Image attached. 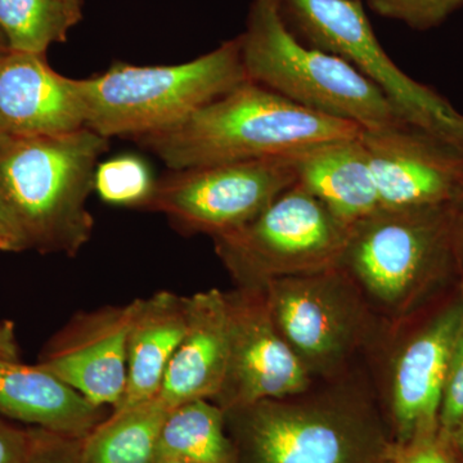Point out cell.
Returning <instances> with one entry per match:
<instances>
[{
  "mask_svg": "<svg viewBox=\"0 0 463 463\" xmlns=\"http://www.w3.org/2000/svg\"><path fill=\"white\" fill-rule=\"evenodd\" d=\"M374 14L399 21L414 30H429L440 25L463 0H367Z\"/></svg>",
  "mask_w": 463,
  "mask_h": 463,
  "instance_id": "obj_24",
  "label": "cell"
},
{
  "mask_svg": "<svg viewBox=\"0 0 463 463\" xmlns=\"http://www.w3.org/2000/svg\"><path fill=\"white\" fill-rule=\"evenodd\" d=\"M462 318L463 306L450 307L399 356L392 385L395 444L439 431L448 364Z\"/></svg>",
  "mask_w": 463,
  "mask_h": 463,
  "instance_id": "obj_16",
  "label": "cell"
},
{
  "mask_svg": "<svg viewBox=\"0 0 463 463\" xmlns=\"http://www.w3.org/2000/svg\"><path fill=\"white\" fill-rule=\"evenodd\" d=\"M224 414L239 463L390 462L380 426L350 408L273 399Z\"/></svg>",
  "mask_w": 463,
  "mask_h": 463,
  "instance_id": "obj_5",
  "label": "cell"
},
{
  "mask_svg": "<svg viewBox=\"0 0 463 463\" xmlns=\"http://www.w3.org/2000/svg\"><path fill=\"white\" fill-rule=\"evenodd\" d=\"M313 47L352 63L376 85L405 124L463 147V114L428 85L414 80L380 44L361 0H282Z\"/></svg>",
  "mask_w": 463,
  "mask_h": 463,
  "instance_id": "obj_7",
  "label": "cell"
},
{
  "mask_svg": "<svg viewBox=\"0 0 463 463\" xmlns=\"http://www.w3.org/2000/svg\"><path fill=\"white\" fill-rule=\"evenodd\" d=\"M2 53H3V52H0V54H2Z\"/></svg>",
  "mask_w": 463,
  "mask_h": 463,
  "instance_id": "obj_35",
  "label": "cell"
},
{
  "mask_svg": "<svg viewBox=\"0 0 463 463\" xmlns=\"http://www.w3.org/2000/svg\"><path fill=\"white\" fill-rule=\"evenodd\" d=\"M109 138L81 128L60 136L8 138L0 145V197L30 249L75 257L93 232L87 209Z\"/></svg>",
  "mask_w": 463,
  "mask_h": 463,
  "instance_id": "obj_2",
  "label": "cell"
},
{
  "mask_svg": "<svg viewBox=\"0 0 463 463\" xmlns=\"http://www.w3.org/2000/svg\"><path fill=\"white\" fill-rule=\"evenodd\" d=\"M246 78L301 108L379 129L404 123L379 88L336 54L288 29L282 0H252L240 35Z\"/></svg>",
  "mask_w": 463,
  "mask_h": 463,
  "instance_id": "obj_4",
  "label": "cell"
},
{
  "mask_svg": "<svg viewBox=\"0 0 463 463\" xmlns=\"http://www.w3.org/2000/svg\"><path fill=\"white\" fill-rule=\"evenodd\" d=\"M169 411L157 397L112 411L83 439L79 463H157L161 429Z\"/></svg>",
  "mask_w": 463,
  "mask_h": 463,
  "instance_id": "obj_20",
  "label": "cell"
},
{
  "mask_svg": "<svg viewBox=\"0 0 463 463\" xmlns=\"http://www.w3.org/2000/svg\"><path fill=\"white\" fill-rule=\"evenodd\" d=\"M20 361V346H18L14 323L0 322V362Z\"/></svg>",
  "mask_w": 463,
  "mask_h": 463,
  "instance_id": "obj_30",
  "label": "cell"
},
{
  "mask_svg": "<svg viewBox=\"0 0 463 463\" xmlns=\"http://www.w3.org/2000/svg\"><path fill=\"white\" fill-rule=\"evenodd\" d=\"M297 183L291 157L172 170L143 209L166 215L185 233L223 236L254 221Z\"/></svg>",
  "mask_w": 463,
  "mask_h": 463,
  "instance_id": "obj_8",
  "label": "cell"
},
{
  "mask_svg": "<svg viewBox=\"0 0 463 463\" xmlns=\"http://www.w3.org/2000/svg\"><path fill=\"white\" fill-rule=\"evenodd\" d=\"M462 221L463 203L380 209L352 228L339 267L383 303H398L447 258Z\"/></svg>",
  "mask_w": 463,
  "mask_h": 463,
  "instance_id": "obj_9",
  "label": "cell"
},
{
  "mask_svg": "<svg viewBox=\"0 0 463 463\" xmlns=\"http://www.w3.org/2000/svg\"><path fill=\"white\" fill-rule=\"evenodd\" d=\"M32 440V428H18L0 416V463H26Z\"/></svg>",
  "mask_w": 463,
  "mask_h": 463,
  "instance_id": "obj_28",
  "label": "cell"
},
{
  "mask_svg": "<svg viewBox=\"0 0 463 463\" xmlns=\"http://www.w3.org/2000/svg\"><path fill=\"white\" fill-rule=\"evenodd\" d=\"M145 161L124 155L99 164L94 174V191L105 203L143 209L155 187Z\"/></svg>",
  "mask_w": 463,
  "mask_h": 463,
  "instance_id": "obj_23",
  "label": "cell"
},
{
  "mask_svg": "<svg viewBox=\"0 0 463 463\" xmlns=\"http://www.w3.org/2000/svg\"><path fill=\"white\" fill-rule=\"evenodd\" d=\"M337 268L277 277L263 285L277 330L306 365L334 361L353 335L352 313L334 288Z\"/></svg>",
  "mask_w": 463,
  "mask_h": 463,
  "instance_id": "obj_13",
  "label": "cell"
},
{
  "mask_svg": "<svg viewBox=\"0 0 463 463\" xmlns=\"http://www.w3.org/2000/svg\"><path fill=\"white\" fill-rule=\"evenodd\" d=\"M81 18L83 0H0V32L9 51L45 56Z\"/></svg>",
  "mask_w": 463,
  "mask_h": 463,
  "instance_id": "obj_22",
  "label": "cell"
},
{
  "mask_svg": "<svg viewBox=\"0 0 463 463\" xmlns=\"http://www.w3.org/2000/svg\"><path fill=\"white\" fill-rule=\"evenodd\" d=\"M185 322V298L158 291L138 298L128 336L127 386L112 411L128 410L156 397L167 365L184 335Z\"/></svg>",
  "mask_w": 463,
  "mask_h": 463,
  "instance_id": "obj_19",
  "label": "cell"
},
{
  "mask_svg": "<svg viewBox=\"0 0 463 463\" xmlns=\"http://www.w3.org/2000/svg\"><path fill=\"white\" fill-rule=\"evenodd\" d=\"M157 463H185L178 461V459L165 458V457H158Z\"/></svg>",
  "mask_w": 463,
  "mask_h": 463,
  "instance_id": "obj_33",
  "label": "cell"
},
{
  "mask_svg": "<svg viewBox=\"0 0 463 463\" xmlns=\"http://www.w3.org/2000/svg\"><path fill=\"white\" fill-rule=\"evenodd\" d=\"M362 128L319 114L246 80L169 129L136 139L170 170L291 156L358 136Z\"/></svg>",
  "mask_w": 463,
  "mask_h": 463,
  "instance_id": "obj_1",
  "label": "cell"
},
{
  "mask_svg": "<svg viewBox=\"0 0 463 463\" xmlns=\"http://www.w3.org/2000/svg\"><path fill=\"white\" fill-rule=\"evenodd\" d=\"M85 128L74 79L58 74L44 54H0V136H60Z\"/></svg>",
  "mask_w": 463,
  "mask_h": 463,
  "instance_id": "obj_14",
  "label": "cell"
},
{
  "mask_svg": "<svg viewBox=\"0 0 463 463\" xmlns=\"http://www.w3.org/2000/svg\"><path fill=\"white\" fill-rule=\"evenodd\" d=\"M230 316V362L214 403L223 411L304 392L307 368L277 330L263 286L225 294Z\"/></svg>",
  "mask_w": 463,
  "mask_h": 463,
  "instance_id": "obj_10",
  "label": "cell"
},
{
  "mask_svg": "<svg viewBox=\"0 0 463 463\" xmlns=\"http://www.w3.org/2000/svg\"><path fill=\"white\" fill-rule=\"evenodd\" d=\"M381 209L463 203V147L405 123L362 129Z\"/></svg>",
  "mask_w": 463,
  "mask_h": 463,
  "instance_id": "obj_11",
  "label": "cell"
},
{
  "mask_svg": "<svg viewBox=\"0 0 463 463\" xmlns=\"http://www.w3.org/2000/svg\"><path fill=\"white\" fill-rule=\"evenodd\" d=\"M350 231L295 183L254 221L214 240L219 257L241 286H263L277 277L339 267Z\"/></svg>",
  "mask_w": 463,
  "mask_h": 463,
  "instance_id": "obj_6",
  "label": "cell"
},
{
  "mask_svg": "<svg viewBox=\"0 0 463 463\" xmlns=\"http://www.w3.org/2000/svg\"><path fill=\"white\" fill-rule=\"evenodd\" d=\"M5 139H8V138H5V137L0 136V145H2V143L5 142Z\"/></svg>",
  "mask_w": 463,
  "mask_h": 463,
  "instance_id": "obj_34",
  "label": "cell"
},
{
  "mask_svg": "<svg viewBox=\"0 0 463 463\" xmlns=\"http://www.w3.org/2000/svg\"><path fill=\"white\" fill-rule=\"evenodd\" d=\"M246 80L240 36L181 65L116 62L99 76L74 79L85 127L109 139L163 132Z\"/></svg>",
  "mask_w": 463,
  "mask_h": 463,
  "instance_id": "obj_3",
  "label": "cell"
},
{
  "mask_svg": "<svg viewBox=\"0 0 463 463\" xmlns=\"http://www.w3.org/2000/svg\"><path fill=\"white\" fill-rule=\"evenodd\" d=\"M27 249H30V243L25 232L0 197V251L20 252Z\"/></svg>",
  "mask_w": 463,
  "mask_h": 463,
  "instance_id": "obj_29",
  "label": "cell"
},
{
  "mask_svg": "<svg viewBox=\"0 0 463 463\" xmlns=\"http://www.w3.org/2000/svg\"><path fill=\"white\" fill-rule=\"evenodd\" d=\"M138 298L76 313L43 350L36 364L97 407L114 410L128 376V336Z\"/></svg>",
  "mask_w": 463,
  "mask_h": 463,
  "instance_id": "obj_12",
  "label": "cell"
},
{
  "mask_svg": "<svg viewBox=\"0 0 463 463\" xmlns=\"http://www.w3.org/2000/svg\"><path fill=\"white\" fill-rule=\"evenodd\" d=\"M8 50L7 41H5V35L0 32V52H5Z\"/></svg>",
  "mask_w": 463,
  "mask_h": 463,
  "instance_id": "obj_32",
  "label": "cell"
},
{
  "mask_svg": "<svg viewBox=\"0 0 463 463\" xmlns=\"http://www.w3.org/2000/svg\"><path fill=\"white\" fill-rule=\"evenodd\" d=\"M463 417V318L459 325L452 354L448 364L440 413H439V432L443 437L452 432Z\"/></svg>",
  "mask_w": 463,
  "mask_h": 463,
  "instance_id": "obj_25",
  "label": "cell"
},
{
  "mask_svg": "<svg viewBox=\"0 0 463 463\" xmlns=\"http://www.w3.org/2000/svg\"><path fill=\"white\" fill-rule=\"evenodd\" d=\"M446 438L449 439L450 446L455 448L457 452H458L463 458V417L461 421L457 423L456 428L453 429L452 432Z\"/></svg>",
  "mask_w": 463,
  "mask_h": 463,
  "instance_id": "obj_31",
  "label": "cell"
},
{
  "mask_svg": "<svg viewBox=\"0 0 463 463\" xmlns=\"http://www.w3.org/2000/svg\"><path fill=\"white\" fill-rule=\"evenodd\" d=\"M389 463H392V462H389Z\"/></svg>",
  "mask_w": 463,
  "mask_h": 463,
  "instance_id": "obj_36",
  "label": "cell"
},
{
  "mask_svg": "<svg viewBox=\"0 0 463 463\" xmlns=\"http://www.w3.org/2000/svg\"><path fill=\"white\" fill-rule=\"evenodd\" d=\"M32 428V449L26 463H79L84 438Z\"/></svg>",
  "mask_w": 463,
  "mask_h": 463,
  "instance_id": "obj_26",
  "label": "cell"
},
{
  "mask_svg": "<svg viewBox=\"0 0 463 463\" xmlns=\"http://www.w3.org/2000/svg\"><path fill=\"white\" fill-rule=\"evenodd\" d=\"M109 413V408L91 404L39 364L0 362V416L58 434L85 438Z\"/></svg>",
  "mask_w": 463,
  "mask_h": 463,
  "instance_id": "obj_18",
  "label": "cell"
},
{
  "mask_svg": "<svg viewBox=\"0 0 463 463\" xmlns=\"http://www.w3.org/2000/svg\"><path fill=\"white\" fill-rule=\"evenodd\" d=\"M187 322L156 397L169 410L188 402L214 401L230 362V316L219 289L185 298Z\"/></svg>",
  "mask_w": 463,
  "mask_h": 463,
  "instance_id": "obj_15",
  "label": "cell"
},
{
  "mask_svg": "<svg viewBox=\"0 0 463 463\" xmlns=\"http://www.w3.org/2000/svg\"><path fill=\"white\" fill-rule=\"evenodd\" d=\"M158 457L185 463H239L224 411L206 399L169 411L161 429Z\"/></svg>",
  "mask_w": 463,
  "mask_h": 463,
  "instance_id": "obj_21",
  "label": "cell"
},
{
  "mask_svg": "<svg viewBox=\"0 0 463 463\" xmlns=\"http://www.w3.org/2000/svg\"><path fill=\"white\" fill-rule=\"evenodd\" d=\"M392 463H458L450 449L449 439L440 432L420 435L403 444H392Z\"/></svg>",
  "mask_w": 463,
  "mask_h": 463,
  "instance_id": "obj_27",
  "label": "cell"
},
{
  "mask_svg": "<svg viewBox=\"0 0 463 463\" xmlns=\"http://www.w3.org/2000/svg\"><path fill=\"white\" fill-rule=\"evenodd\" d=\"M297 183L353 228L381 209L373 167L361 133L291 155Z\"/></svg>",
  "mask_w": 463,
  "mask_h": 463,
  "instance_id": "obj_17",
  "label": "cell"
}]
</instances>
